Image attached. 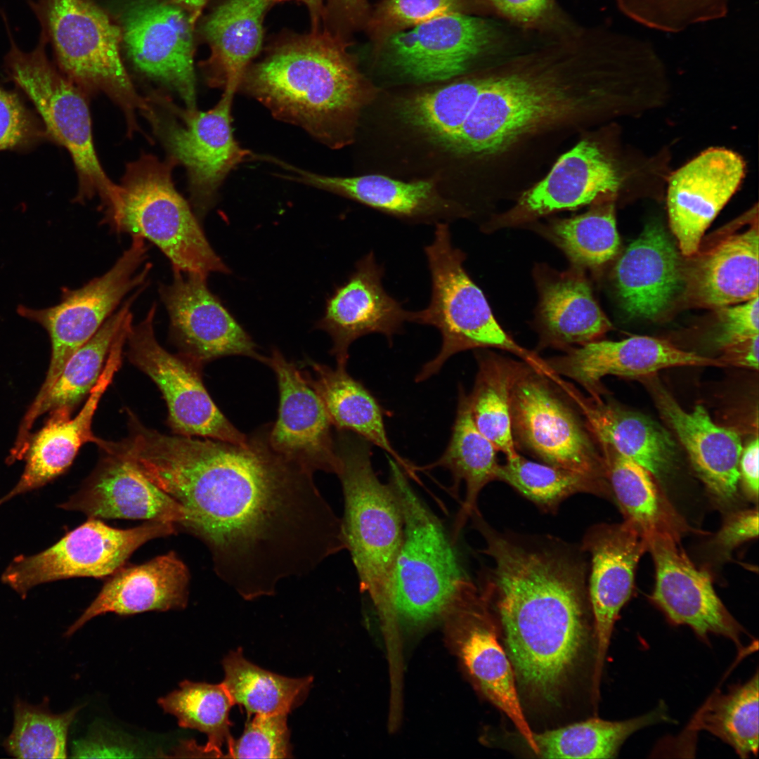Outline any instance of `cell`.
Listing matches in <instances>:
<instances>
[{
  "label": "cell",
  "mask_w": 759,
  "mask_h": 759,
  "mask_svg": "<svg viewBox=\"0 0 759 759\" xmlns=\"http://www.w3.org/2000/svg\"><path fill=\"white\" fill-rule=\"evenodd\" d=\"M270 427L243 444L150 429L134 454L136 469L187 510V529L218 576L247 600L346 549L313 473L271 447Z\"/></svg>",
  "instance_id": "obj_1"
},
{
  "label": "cell",
  "mask_w": 759,
  "mask_h": 759,
  "mask_svg": "<svg viewBox=\"0 0 759 759\" xmlns=\"http://www.w3.org/2000/svg\"><path fill=\"white\" fill-rule=\"evenodd\" d=\"M612 51L602 34L578 25L500 57L482 73L474 105L443 148L490 156L537 133L592 118L613 96Z\"/></svg>",
  "instance_id": "obj_2"
},
{
  "label": "cell",
  "mask_w": 759,
  "mask_h": 759,
  "mask_svg": "<svg viewBox=\"0 0 759 759\" xmlns=\"http://www.w3.org/2000/svg\"><path fill=\"white\" fill-rule=\"evenodd\" d=\"M494 566L481 590L495 599L508 657L531 696L555 703L587 641L586 565L557 546L526 545L479 530Z\"/></svg>",
  "instance_id": "obj_3"
},
{
  "label": "cell",
  "mask_w": 759,
  "mask_h": 759,
  "mask_svg": "<svg viewBox=\"0 0 759 759\" xmlns=\"http://www.w3.org/2000/svg\"><path fill=\"white\" fill-rule=\"evenodd\" d=\"M346 44L320 28L273 46L246 70L238 90L272 115L332 148L349 141L369 90Z\"/></svg>",
  "instance_id": "obj_4"
},
{
  "label": "cell",
  "mask_w": 759,
  "mask_h": 759,
  "mask_svg": "<svg viewBox=\"0 0 759 759\" xmlns=\"http://www.w3.org/2000/svg\"><path fill=\"white\" fill-rule=\"evenodd\" d=\"M338 476L344 495L342 526L346 549L361 590L385 616H395L394 575L403 536L401 510L389 484L380 481L372 463V444L348 431L335 437Z\"/></svg>",
  "instance_id": "obj_5"
},
{
  "label": "cell",
  "mask_w": 759,
  "mask_h": 759,
  "mask_svg": "<svg viewBox=\"0 0 759 759\" xmlns=\"http://www.w3.org/2000/svg\"><path fill=\"white\" fill-rule=\"evenodd\" d=\"M170 157L143 153L129 162L121 181L117 205L103 223L114 232L138 235L154 243L169 259L173 271L207 278L229 273L213 250L193 208L176 190Z\"/></svg>",
  "instance_id": "obj_6"
},
{
  "label": "cell",
  "mask_w": 759,
  "mask_h": 759,
  "mask_svg": "<svg viewBox=\"0 0 759 759\" xmlns=\"http://www.w3.org/2000/svg\"><path fill=\"white\" fill-rule=\"evenodd\" d=\"M433 241L424 247L431 275L428 306L412 311L411 322L431 325L441 333L440 351L415 377L423 382L438 373L453 355L469 349L495 347L509 351L540 373L550 375L547 363L523 348L501 327L481 290L464 268L465 254L452 243L448 223L435 225Z\"/></svg>",
  "instance_id": "obj_7"
},
{
  "label": "cell",
  "mask_w": 759,
  "mask_h": 759,
  "mask_svg": "<svg viewBox=\"0 0 759 759\" xmlns=\"http://www.w3.org/2000/svg\"><path fill=\"white\" fill-rule=\"evenodd\" d=\"M32 7L62 74L86 96H108L124 112L128 134L138 131L136 113L148 104L123 65L120 27L90 0H36Z\"/></svg>",
  "instance_id": "obj_8"
},
{
  "label": "cell",
  "mask_w": 759,
  "mask_h": 759,
  "mask_svg": "<svg viewBox=\"0 0 759 759\" xmlns=\"http://www.w3.org/2000/svg\"><path fill=\"white\" fill-rule=\"evenodd\" d=\"M46 46L41 35L30 51L12 41L5 57L6 73L33 104L48 140L69 153L78 179L73 202L84 203L97 196L103 210L117 200L120 186L98 160L87 96L49 60Z\"/></svg>",
  "instance_id": "obj_9"
},
{
  "label": "cell",
  "mask_w": 759,
  "mask_h": 759,
  "mask_svg": "<svg viewBox=\"0 0 759 759\" xmlns=\"http://www.w3.org/2000/svg\"><path fill=\"white\" fill-rule=\"evenodd\" d=\"M389 484L398 502L403 536L394 575L395 616L413 624L448 614L467 577L440 520L419 498L405 472L389 458Z\"/></svg>",
  "instance_id": "obj_10"
},
{
  "label": "cell",
  "mask_w": 759,
  "mask_h": 759,
  "mask_svg": "<svg viewBox=\"0 0 759 759\" xmlns=\"http://www.w3.org/2000/svg\"><path fill=\"white\" fill-rule=\"evenodd\" d=\"M234 93L223 91L218 103L207 111L182 108L162 91L146 96L149 109L143 115L176 164L188 179L192 208L202 219L213 207L227 176L240 164L254 160L255 153L242 148L232 129Z\"/></svg>",
  "instance_id": "obj_11"
},
{
  "label": "cell",
  "mask_w": 759,
  "mask_h": 759,
  "mask_svg": "<svg viewBox=\"0 0 759 759\" xmlns=\"http://www.w3.org/2000/svg\"><path fill=\"white\" fill-rule=\"evenodd\" d=\"M517 39L503 25L467 13H453L394 34L377 45L383 62L415 82L457 77L481 60L512 51Z\"/></svg>",
  "instance_id": "obj_12"
},
{
  "label": "cell",
  "mask_w": 759,
  "mask_h": 759,
  "mask_svg": "<svg viewBox=\"0 0 759 759\" xmlns=\"http://www.w3.org/2000/svg\"><path fill=\"white\" fill-rule=\"evenodd\" d=\"M147 252L145 239L133 235L130 247L108 272L78 289L63 288L58 304L41 309L18 306V314L41 325L51 343L49 368L32 406L40 404L70 357L95 335L124 297L145 283L152 264L136 271Z\"/></svg>",
  "instance_id": "obj_13"
},
{
  "label": "cell",
  "mask_w": 759,
  "mask_h": 759,
  "mask_svg": "<svg viewBox=\"0 0 759 759\" xmlns=\"http://www.w3.org/2000/svg\"><path fill=\"white\" fill-rule=\"evenodd\" d=\"M546 377L519 363L511 391L514 436L546 464L609 484L602 452Z\"/></svg>",
  "instance_id": "obj_14"
},
{
  "label": "cell",
  "mask_w": 759,
  "mask_h": 759,
  "mask_svg": "<svg viewBox=\"0 0 759 759\" xmlns=\"http://www.w3.org/2000/svg\"><path fill=\"white\" fill-rule=\"evenodd\" d=\"M175 531L174 524L167 521H148L137 527L119 529L89 518L49 548L14 558L1 580L24 598L31 588L44 583L108 576L145 543Z\"/></svg>",
  "instance_id": "obj_15"
},
{
  "label": "cell",
  "mask_w": 759,
  "mask_h": 759,
  "mask_svg": "<svg viewBox=\"0 0 759 759\" xmlns=\"http://www.w3.org/2000/svg\"><path fill=\"white\" fill-rule=\"evenodd\" d=\"M156 307L154 303L141 322L131 325L127 354L161 391L170 427L177 435L245 443L247 437L223 415L206 390L202 366L182 354H171L158 343L154 332Z\"/></svg>",
  "instance_id": "obj_16"
},
{
  "label": "cell",
  "mask_w": 759,
  "mask_h": 759,
  "mask_svg": "<svg viewBox=\"0 0 759 759\" xmlns=\"http://www.w3.org/2000/svg\"><path fill=\"white\" fill-rule=\"evenodd\" d=\"M128 57L145 77L197 108L193 28L188 13L169 0H133L121 15Z\"/></svg>",
  "instance_id": "obj_17"
},
{
  "label": "cell",
  "mask_w": 759,
  "mask_h": 759,
  "mask_svg": "<svg viewBox=\"0 0 759 759\" xmlns=\"http://www.w3.org/2000/svg\"><path fill=\"white\" fill-rule=\"evenodd\" d=\"M757 209L725 225L686 257L683 287L692 306L717 310L758 297Z\"/></svg>",
  "instance_id": "obj_18"
},
{
  "label": "cell",
  "mask_w": 759,
  "mask_h": 759,
  "mask_svg": "<svg viewBox=\"0 0 759 759\" xmlns=\"http://www.w3.org/2000/svg\"><path fill=\"white\" fill-rule=\"evenodd\" d=\"M207 278L173 271L171 283L159 287L170 335L182 355L201 366L232 355L263 362L252 338L209 290Z\"/></svg>",
  "instance_id": "obj_19"
},
{
  "label": "cell",
  "mask_w": 759,
  "mask_h": 759,
  "mask_svg": "<svg viewBox=\"0 0 759 759\" xmlns=\"http://www.w3.org/2000/svg\"><path fill=\"white\" fill-rule=\"evenodd\" d=\"M680 541L663 535L647 540L656 569L652 601L673 624L687 625L701 638L715 634L740 645L744 630L716 594L708 573L693 564Z\"/></svg>",
  "instance_id": "obj_20"
},
{
  "label": "cell",
  "mask_w": 759,
  "mask_h": 759,
  "mask_svg": "<svg viewBox=\"0 0 759 759\" xmlns=\"http://www.w3.org/2000/svg\"><path fill=\"white\" fill-rule=\"evenodd\" d=\"M582 548L591 556L588 597L596 640L593 689L597 691L616 621L630 597L636 566L647 551V543L640 530L624 519L590 528Z\"/></svg>",
  "instance_id": "obj_21"
},
{
  "label": "cell",
  "mask_w": 759,
  "mask_h": 759,
  "mask_svg": "<svg viewBox=\"0 0 759 759\" xmlns=\"http://www.w3.org/2000/svg\"><path fill=\"white\" fill-rule=\"evenodd\" d=\"M263 362L273 370L279 389L278 418L268 432L271 447L313 473L321 470L337 474L339 460L322 400L301 370L278 349H273Z\"/></svg>",
  "instance_id": "obj_22"
},
{
  "label": "cell",
  "mask_w": 759,
  "mask_h": 759,
  "mask_svg": "<svg viewBox=\"0 0 759 759\" xmlns=\"http://www.w3.org/2000/svg\"><path fill=\"white\" fill-rule=\"evenodd\" d=\"M745 164L725 148L708 149L670 176L667 206L670 228L685 257L698 249L703 234L738 189Z\"/></svg>",
  "instance_id": "obj_23"
},
{
  "label": "cell",
  "mask_w": 759,
  "mask_h": 759,
  "mask_svg": "<svg viewBox=\"0 0 759 759\" xmlns=\"http://www.w3.org/2000/svg\"><path fill=\"white\" fill-rule=\"evenodd\" d=\"M384 273L383 266L370 252L357 261L347 280L327 300L316 327L331 337L330 353L337 365L346 366L349 347L358 338L379 333L391 342L404 323L411 322L412 311L406 310L385 290Z\"/></svg>",
  "instance_id": "obj_24"
},
{
  "label": "cell",
  "mask_w": 759,
  "mask_h": 759,
  "mask_svg": "<svg viewBox=\"0 0 759 759\" xmlns=\"http://www.w3.org/2000/svg\"><path fill=\"white\" fill-rule=\"evenodd\" d=\"M641 379L710 493L720 500L733 499L740 480L739 461L743 448L737 432L715 423L702 405L685 410L654 375Z\"/></svg>",
  "instance_id": "obj_25"
},
{
  "label": "cell",
  "mask_w": 759,
  "mask_h": 759,
  "mask_svg": "<svg viewBox=\"0 0 759 759\" xmlns=\"http://www.w3.org/2000/svg\"><path fill=\"white\" fill-rule=\"evenodd\" d=\"M621 180L617 167L602 148L583 140L563 154L547 175L525 191L498 225H513L576 209L616 193Z\"/></svg>",
  "instance_id": "obj_26"
},
{
  "label": "cell",
  "mask_w": 759,
  "mask_h": 759,
  "mask_svg": "<svg viewBox=\"0 0 759 759\" xmlns=\"http://www.w3.org/2000/svg\"><path fill=\"white\" fill-rule=\"evenodd\" d=\"M60 507L89 518L145 519L187 528V510L131 464L105 453L80 489Z\"/></svg>",
  "instance_id": "obj_27"
},
{
  "label": "cell",
  "mask_w": 759,
  "mask_h": 759,
  "mask_svg": "<svg viewBox=\"0 0 759 759\" xmlns=\"http://www.w3.org/2000/svg\"><path fill=\"white\" fill-rule=\"evenodd\" d=\"M548 364L554 372L581 384L592 396H599L600 381L606 375L642 378L673 367L725 366L719 358L685 351L668 340L649 336L597 339Z\"/></svg>",
  "instance_id": "obj_28"
},
{
  "label": "cell",
  "mask_w": 759,
  "mask_h": 759,
  "mask_svg": "<svg viewBox=\"0 0 759 759\" xmlns=\"http://www.w3.org/2000/svg\"><path fill=\"white\" fill-rule=\"evenodd\" d=\"M125 342L124 335L115 337L101 374L79 413L73 418L51 414L46 424L29 439L25 470L15 486L0 499V504L45 485L70 467L84 444L98 443L100 438L91 429L93 415L121 366Z\"/></svg>",
  "instance_id": "obj_29"
},
{
  "label": "cell",
  "mask_w": 759,
  "mask_h": 759,
  "mask_svg": "<svg viewBox=\"0 0 759 759\" xmlns=\"http://www.w3.org/2000/svg\"><path fill=\"white\" fill-rule=\"evenodd\" d=\"M666 232L647 225L614 268V281L624 309L654 320L667 311L683 287L684 262Z\"/></svg>",
  "instance_id": "obj_30"
},
{
  "label": "cell",
  "mask_w": 759,
  "mask_h": 759,
  "mask_svg": "<svg viewBox=\"0 0 759 759\" xmlns=\"http://www.w3.org/2000/svg\"><path fill=\"white\" fill-rule=\"evenodd\" d=\"M290 172L285 179L341 195L413 223H448L462 213L436 192L432 181L404 182L381 175L330 176L301 169L278 158L272 163Z\"/></svg>",
  "instance_id": "obj_31"
},
{
  "label": "cell",
  "mask_w": 759,
  "mask_h": 759,
  "mask_svg": "<svg viewBox=\"0 0 759 759\" xmlns=\"http://www.w3.org/2000/svg\"><path fill=\"white\" fill-rule=\"evenodd\" d=\"M190 575L174 552L112 575L82 616L67 630L70 636L87 621L106 613L127 615L186 606Z\"/></svg>",
  "instance_id": "obj_32"
},
{
  "label": "cell",
  "mask_w": 759,
  "mask_h": 759,
  "mask_svg": "<svg viewBox=\"0 0 759 759\" xmlns=\"http://www.w3.org/2000/svg\"><path fill=\"white\" fill-rule=\"evenodd\" d=\"M269 0H223L205 18L202 34L209 58L202 63L209 86L235 93L259 53Z\"/></svg>",
  "instance_id": "obj_33"
},
{
  "label": "cell",
  "mask_w": 759,
  "mask_h": 759,
  "mask_svg": "<svg viewBox=\"0 0 759 759\" xmlns=\"http://www.w3.org/2000/svg\"><path fill=\"white\" fill-rule=\"evenodd\" d=\"M565 390L581 409L589 430L600 445L610 446L659 479L673 468L676 445L659 423L640 413L604 401L599 396L585 398L570 386Z\"/></svg>",
  "instance_id": "obj_34"
},
{
  "label": "cell",
  "mask_w": 759,
  "mask_h": 759,
  "mask_svg": "<svg viewBox=\"0 0 759 759\" xmlns=\"http://www.w3.org/2000/svg\"><path fill=\"white\" fill-rule=\"evenodd\" d=\"M306 365L309 370H301L304 377L322 400L337 431L351 432L378 446L412 475L414 465L393 447L385 429L382 408L372 394L351 376L344 365L332 368L309 359Z\"/></svg>",
  "instance_id": "obj_35"
},
{
  "label": "cell",
  "mask_w": 759,
  "mask_h": 759,
  "mask_svg": "<svg viewBox=\"0 0 759 759\" xmlns=\"http://www.w3.org/2000/svg\"><path fill=\"white\" fill-rule=\"evenodd\" d=\"M539 318L545 343L581 346L612 329L578 269L547 275L539 280Z\"/></svg>",
  "instance_id": "obj_36"
},
{
  "label": "cell",
  "mask_w": 759,
  "mask_h": 759,
  "mask_svg": "<svg viewBox=\"0 0 759 759\" xmlns=\"http://www.w3.org/2000/svg\"><path fill=\"white\" fill-rule=\"evenodd\" d=\"M458 389L456 415L446 450L435 462L414 468L415 472L435 467L448 469L453 478L449 491L455 498L458 496L460 484L465 483V498L454 523L451 538L453 544L467 521L474 513L479 512L477 505L479 494L488 483L496 480L500 465L497 449L474 423L468 395L462 385Z\"/></svg>",
  "instance_id": "obj_37"
},
{
  "label": "cell",
  "mask_w": 759,
  "mask_h": 759,
  "mask_svg": "<svg viewBox=\"0 0 759 759\" xmlns=\"http://www.w3.org/2000/svg\"><path fill=\"white\" fill-rule=\"evenodd\" d=\"M608 480L625 520L645 540L659 535L680 539L689 528L657 486L651 474L606 445H600Z\"/></svg>",
  "instance_id": "obj_38"
},
{
  "label": "cell",
  "mask_w": 759,
  "mask_h": 759,
  "mask_svg": "<svg viewBox=\"0 0 759 759\" xmlns=\"http://www.w3.org/2000/svg\"><path fill=\"white\" fill-rule=\"evenodd\" d=\"M485 603L484 598L478 614V622L462 644V659L486 696L510 719L537 755L534 733L521 706L511 661L493 629L483 620Z\"/></svg>",
  "instance_id": "obj_39"
},
{
  "label": "cell",
  "mask_w": 759,
  "mask_h": 759,
  "mask_svg": "<svg viewBox=\"0 0 759 759\" xmlns=\"http://www.w3.org/2000/svg\"><path fill=\"white\" fill-rule=\"evenodd\" d=\"M668 720L667 708L662 703L646 714L625 720L595 718L534 733L537 755L543 758H613L632 734Z\"/></svg>",
  "instance_id": "obj_40"
},
{
  "label": "cell",
  "mask_w": 759,
  "mask_h": 759,
  "mask_svg": "<svg viewBox=\"0 0 759 759\" xmlns=\"http://www.w3.org/2000/svg\"><path fill=\"white\" fill-rule=\"evenodd\" d=\"M145 287H140L116 313H112L95 335L70 357L32 415L27 433L39 415L50 412L70 416L72 410L89 395L104 368L114 337L132 304Z\"/></svg>",
  "instance_id": "obj_41"
},
{
  "label": "cell",
  "mask_w": 759,
  "mask_h": 759,
  "mask_svg": "<svg viewBox=\"0 0 759 759\" xmlns=\"http://www.w3.org/2000/svg\"><path fill=\"white\" fill-rule=\"evenodd\" d=\"M221 682L233 705L249 715L290 713L306 698L312 676L292 678L266 670L247 660L241 648L223 660Z\"/></svg>",
  "instance_id": "obj_42"
},
{
  "label": "cell",
  "mask_w": 759,
  "mask_h": 759,
  "mask_svg": "<svg viewBox=\"0 0 759 759\" xmlns=\"http://www.w3.org/2000/svg\"><path fill=\"white\" fill-rule=\"evenodd\" d=\"M479 368L468 400L478 429L506 458L517 450L511 416V391L519 363L477 353Z\"/></svg>",
  "instance_id": "obj_43"
},
{
  "label": "cell",
  "mask_w": 759,
  "mask_h": 759,
  "mask_svg": "<svg viewBox=\"0 0 759 759\" xmlns=\"http://www.w3.org/2000/svg\"><path fill=\"white\" fill-rule=\"evenodd\" d=\"M616 195L602 196L585 213L554 221L550 226L549 235L575 265L595 268L616 254L620 240L615 216Z\"/></svg>",
  "instance_id": "obj_44"
},
{
  "label": "cell",
  "mask_w": 759,
  "mask_h": 759,
  "mask_svg": "<svg viewBox=\"0 0 759 759\" xmlns=\"http://www.w3.org/2000/svg\"><path fill=\"white\" fill-rule=\"evenodd\" d=\"M496 480L503 481L539 508L555 512L569 497L587 493L602 497L612 494L609 484L546 463L526 459L519 454L499 465Z\"/></svg>",
  "instance_id": "obj_45"
},
{
  "label": "cell",
  "mask_w": 759,
  "mask_h": 759,
  "mask_svg": "<svg viewBox=\"0 0 759 759\" xmlns=\"http://www.w3.org/2000/svg\"><path fill=\"white\" fill-rule=\"evenodd\" d=\"M158 703L166 713L177 718L180 727L206 734L204 754L223 758L221 746L232 738L229 712L233 703L221 683L185 680L179 689L160 698Z\"/></svg>",
  "instance_id": "obj_46"
},
{
  "label": "cell",
  "mask_w": 759,
  "mask_h": 759,
  "mask_svg": "<svg viewBox=\"0 0 759 759\" xmlns=\"http://www.w3.org/2000/svg\"><path fill=\"white\" fill-rule=\"evenodd\" d=\"M758 674L713 696L696 720V727L706 730L733 748L741 758L758 751Z\"/></svg>",
  "instance_id": "obj_47"
},
{
  "label": "cell",
  "mask_w": 759,
  "mask_h": 759,
  "mask_svg": "<svg viewBox=\"0 0 759 759\" xmlns=\"http://www.w3.org/2000/svg\"><path fill=\"white\" fill-rule=\"evenodd\" d=\"M79 707L61 714L20 699L14 705V724L4 741L6 751L18 758H65L69 727Z\"/></svg>",
  "instance_id": "obj_48"
},
{
  "label": "cell",
  "mask_w": 759,
  "mask_h": 759,
  "mask_svg": "<svg viewBox=\"0 0 759 759\" xmlns=\"http://www.w3.org/2000/svg\"><path fill=\"white\" fill-rule=\"evenodd\" d=\"M487 11L483 0H382L365 24L378 43L397 32L453 13Z\"/></svg>",
  "instance_id": "obj_49"
},
{
  "label": "cell",
  "mask_w": 759,
  "mask_h": 759,
  "mask_svg": "<svg viewBox=\"0 0 759 759\" xmlns=\"http://www.w3.org/2000/svg\"><path fill=\"white\" fill-rule=\"evenodd\" d=\"M758 298L715 310L719 320L715 344L725 366L758 368Z\"/></svg>",
  "instance_id": "obj_50"
},
{
  "label": "cell",
  "mask_w": 759,
  "mask_h": 759,
  "mask_svg": "<svg viewBox=\"0 0 759 759\" xmlns=\"http://www.w3.org/2000/svg\"><path fill=\"white\" fill-rule=\"evenodd\" d=\"M287 713L254 715L238 739L228 741L231 758H290L292 748Z\"/></svg>",
  "instance_id": "obj_51"
},
{
  "label": "cell",
  "mask_w": 759,
  "mask_h": 759,
  "mask_svg": "<svg viewBox=\"0 0 759 759\" xmlns=\"http://www.w3.org/2000/svg\"><path fill=\"white\" fill-rule=\"evenodd\" d=\"M487 11L533 34H550L575 27L557 0H483Z\"/></svg>",
  "instance_id": "obj_52"
},
{
  "label": "cell",
  "mask_w": 759,
  "mask_h": 759,
  "mask_svg": "<svg viewBox=\"0 0 759 759\" xmlns=\"http://www.w3.org/2000/svg\"><path fill=\"white\" fill-rule=\"evenodd\" d=\"M46 141L41 119L22 96L0 85V151L27 152Z\"/></svg>",
  "instance_id": "obj_53"
},
{
  "label": "cell",
  "mask_w": 759,
  "mask_h": 759,
  "mask_svg": "<svg viewBox=\"0 0 759 759\" xmlns=\"http://www.w3.org/2000/svg\"><path fill=\"white\" fill-rule=\"evenodd\" d=\"M758 535V510H748L730 517L716 535L715 542L723 549L732 550Z\"/></svg>",
  "instance_id": "obj_54"
},
{
  "label": "cell",
  "mask_w": 759,
  "mask_h": 759,
  "mask_svg": "<svg viewBox=\"0 0 759 759\" xmlns=\"http://www.w3.org/2000/svg\"><path fill=\"white\" fill-rule=\"evenodd\" d=\"M758 446L756 436L742 448L739 461L740 479L748 495L755 500L758 495Z\"/></svg>",
  "instance_id": "obj_55"
},
{
  "label": "cell",
  "mask_w": 759,
  "mask_h": 759,
  "mask_svg": "<svg viewBox=\"0 0 759 759\" xmlns=\"http://www.w3.org/2000/svg\"><path fill=\"white\" fill-rule=\"evenodd\" d=\"M330 8L351 27L365 25L370 15L367 0H328Z\"/></svg>",
  "instance_id": "obj_56"
},
{
  "label": "cell",
  "mask_w": 759,
  "mask_h": 759,
  "mask_svg": "<svg viewBox=\"0 0 759 759\" xmlns=\"http://www.w3.org/2000/svg\"><path fill=\"white\" fill-rule=\"evenodd\" d=\"M183 9L193 25L200 17L208 0H169Z\"/></svg>",
  "instance_id": "obj_57"
},
{
  "label": "cell",
  "mask_w": 759,
  "mask_h": 759,
  "mask_svg": "<svg viewBox=\"0 0 759 759\" xmlns=\"http://www.w3.org/2000/svg\"><path fill=\"white\" fill-rule=\"evenodd\" d=\"M287 0H269L271 2H278ZM304 3L310 11L313 29L320 28V21L323 18L325 11L323 6V0H297Z\"/></svg>",
  "instance_id": "obj_58"
}]
</instances>
